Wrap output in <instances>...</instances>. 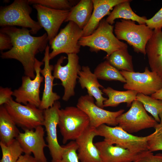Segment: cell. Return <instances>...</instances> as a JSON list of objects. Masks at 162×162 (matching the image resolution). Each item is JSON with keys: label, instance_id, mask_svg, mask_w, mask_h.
I'll use <instances>...</instances> for the list:
<instances>
[{"label": "cell", "instance_id": "f1b7e54d", "mask_svg": "<svg viewBox=\"0 0 162 162\" xmlns=\"http://www.w3.org/2000/svg\"><path fill=\"white\" fill-rule=\"evenodd\" d=\"M136 100L142 104L146 111L150 113L158 122H160L159 114L162 110V100L142 93L137 94Z\"/></svg>", "mask_w": 162, "mask_h": 162}, {"label": "cell", "instance_id": "d4e9b609", "mask_svg": "<svg viewBox=\"0 0 162 162\" xmlns=\"http://www.w3.org/2000/svg\"><path fill=\"white\" fill-rule=\"evenodd\" d=\"M131 1L125 0L116 5L106 19V21L112 25L116 19L122 18L137 22L139 24H146L147 20L146 17L140 16L133 11L130 5V2Z\"/></svg>", "mask_w": 162, "mask_h": 162}, {"label": "cell", "instance_id": "cb8c5ba5", "mask_svg": "<svg viewBox=\"0 0 162 162\" xmlns=\"http://www.w3.org/2000/svg\"><path fill=\"white\" fill-rule=\"evenodd\" d=\"M4 105L0 107V140L8 145L16 139L20 132Z\"/></svg>", "mask_w": 162, "mask_h": 162}, {"label": "cell", "instance_id": "ffe728a7", "mask_svg": "<svg viewBox=\"0 0 162 162\" xmlns=\"http://www.w3.org/2000/svg\"><path fill=\"white\" fill-rule=\"evenodd\" d=\"M78 76L79 82L81 88H86L88 94L96 100V104L103 109L104 103L107 98L103 96V93L100 88L104 87L99 83L96 75L92 72L88 66H83Z\"/></svg>", "mask_w": 162, "mask_h": 162}, {"label": "cell", "instance_id": "603a6c76", "mask_svg": "<svg viewBox=\"0 0 162 162\" xmlns=\"http://www.w3.org/2000/svg\"><path fill=\"white\" fill-rule=\"evenodd\" d=\"M93 10L92 0H81L70 10L64 22H73L83 29L88 22Z\"/></svg>", "mask_w": 162, "mask_h": 162}, {"label": "cell", "instance_id": "7402d4cb", "mask_svg": "<svg viewBox=\"0 0 162 162\" xmlns=\"http://www.w3.org/2000/svg\"><path fill=\"white\" fill-rule=\"evenodd\" d=\"M125 0H92L93 10L90 19L82 29V36L90 35L98 27L105 16L109 15L110 10L117 4Z\"/></svg>", "mask_w": 162, "mask_h": 162}, {"label": "cell", "instance_id": "277c9868", "mask_svg": "<svg viewBox=\"0 0 162 162\" xmlns=\"http://www.w3.org/2000/svg\"><path fill=\"white\" fill-rule=\"evenodd\" d=\"M89 124L87 115L76 106H67L59 110L58 126L64 144L68 141H75Z\"/></svg>", "mask_w": 162, "mask_h": 162}, {"label": "cell", "instance_id": "d6986e66", "mask_svg": "<svg viewBox=\"0 0 162 162\" xmlns=\"http://www.w3.org/2000/svg\"><path fill=\"white\" fill-rule=\"evenodd\" d=\"M99 152L102 162H133L139 154L104 140L94 143Z\"/></svg>", "mask_w": 162, "mask_h": 162}, {"label": "cell", "instance_id": "4dcf8cb0", "mask_svg": "<svg viewBox=\"0 0 162 162\" xmlns=\"http://www.w3.org/2000/svg\"><path fill=\"white\" fill-rule=\"evenodd\" d=\"M30 4H38L57 10H70L73 6L71 1L68 0H28Z\"/></svg>", "mask_w": 162, "mask_h": 162}, {"label": "cell", "instance_id": "484cf974", "mask_svg": "<svg viewBox=\"0 0 162 162\" xmlns=\"http://www.w3.org/2000/svg\"><path fill=\"white\" fill-rule=\"evenodd\" d=\"M102 91L108 97L104 103V107H116L122 103H126L128 106H131L133 101L136 100L138 94L135 91H120L110 87L104 88Z\"/></svg>", "mask_w": 162, "mask_h": 162}, {"label": "cell", "instance_id": "9a60e30c", "mask_svg": "<svg viewBox=\"0 0 162 162\" xmlns=\"http://www.w3.org/2000/svg\"><path fill=\"white\" fill-rule=\"evenodd\" d=\"M44 128L39 126L34 130H25L20 132L16 139L19 142L25 154L32 153L38 162H48L44 152L47 147L45 141Z\"/></svg>", "mask_w": 162, "mask_h": 162}, {"label": "cell", "instance_id": "d6a6232c", "mask_svg": "<svg viewBox=\"0 0 162 162\" xmlns=\"http://www.w3.org/2000/svg\"><path fill=\"white\" fill-rule=\"evenodd\" d=\"M63 146L64 152L60 162H80L77 156V145L75 141H71Z\"/></svg>", "mask_w": 162, "mask_h": 162}, {"label": "cell", "instance_id": "4316f807", "mask_svg": "<svg viewBox=\"0 0 162 162\" xmlns=\"http://www.w3.org/2000/svg\"><path fill=\"white\" fill-rule=\"evenodd\" d=\"M106 60L112 66L119 70L134 71L132 56L129 53L128 48L114 52Z\"/></svg>", "mask_w": 162, "mask_h": 162}, {"label": "cell", "instance_id": "52a82bcc", "mask_svg": "<svg viewBox=\"0 0 162 162\" xmlns=\"http://www.w3.org/2000/svg\"><path fill=\"white\" fill-rule=\"evenodd\" d=\"M68 62L66 65L62 64L67 57L62 56L54 66L53 75L55 78L59 79L64 88L62 99L68 101L75 95V88L78 78V74L82 67L79 63V58L77 54L67 55Z\"/></svg>", "mask_w": 162, "mask_h": 162}, {"label": "cell", "instance_id": "1f68e13d", "mask_svg": "<svg viewBox=\"0 0 162 162\" xmlns=\"http://www.w3.org/2000/svg\"><path fill=\"white\" fill-rule=\"evenodd\" d=\"M155 130L148 136L147 141L148 150L151 152L162 151V123H158Z\"/></svg>", "mask_w": 162, "mask_h": 162}, {"label": "cell", "instance_id": "ab89813d", "mask_svg": "<svg viewBox=\"0 0 162 162\" xmlns=\"http://www.w3.org/2000/svg\"><path fill=\"white\" fill-rule=\"evenodd\" d=\"M159 117L160 120V123H162V110L159 114Z\"/></svg>", "mask_w": 162, "mask_h": 162}, {"label": "cell", "instance_id": "e575fe53", "mask_svg": "<svg viewBox=\"0 0 162 162\" xmlns=\"http://www.w3.org/2000/svg\"><path fill=\"white\" fill-rule=\"evenodd\" d=\"M146 24L151 29L154 30L162 28V7L151 18L147 20Z\"/></svg>", "mask_w": 162, "mask_h": 162}, {"label": "cell", "instance_id": "2e32d148", "mask_svg": "<svg viewBox=\"0 0 162 162\" xmlns=\"http://www.w3.org/2000/svg\"><path fill=\"white\" fill-rule=\"evenodd\" d=\"M37 12L38 22L46 32L50 45L67 18L70 10H57L38 4L33 5Z\"/></svg>", "mask_w": 162, "mask_h": 162}, {"label": "cell", "instance_id": "6da1fadb", "mask_svg": "<svg viewBox=\"0 0 162 162\" xmlns=\"http://www.w3.org/2000/svg\"><path fill=\"white\" fill-rule=\"evenodd\" d=\"M0 32L8 35L12 44L10 50L1 52V57L18 61L23 67L25 75L34 79L35 56L45 51L49 42L46 33L40 36H34L27 28L9 26L1 27Z\"/></svg>", "mask_w": 162, "mask_h": 162}, {"label": "cell", "instance_id": "7a4b0ae2", "mask_svg": "<svg viewBox=\"0 0 162 162\" xmlns=\"http://www.w3.org/2000/svg\"><path fill=\"white\" fill-rule=\"evenodd\" d=\"M114 26L103 19L96 29L90 35L81 37L78 42L81 46H88L91 52L97 53L103 50L106 53V59L114 52L128 48L127 44L120 41L114 35Z\"/></svg>", "mask_w": 162, "mask_h": 162}, {"label": "cell", "instance_id": "ac0fdd59", "mask_svg": "<svg viewBox=\"0 0 162 162\" xmlns=\"http://www.w3.org/2000/svg\"><path fill=\"white\" fill-rule=\"evenodd\" d=\"M97 136L96 128L89 126L75 140L80 162H102L99 151L93 143L94 139Z\"/></svg>", "mask_w": 162, "mask_h": 162}, {"label": "cell", "instance_id": "f35d334b", "mask_svg": "<svg viewBox=\"0 0 162 162\" xmlns=\"http://www.w3.org/2000/svg\"><path fill=\"white\" fill-rule=\"evenodd\" d=\"M151 96L155 99L162 100V88L152 94Z\"/></svg>", "mask_w": 162, "mask_h": 162}, {"label": "cell", "instance_id": "74e56055", "mask_svg": "<svg viewBox=\"0 0 162 162\" xmlns=\"http://www.w3.org/2000/svg\"><path fill=\"white\" fill-rule=\"evenodd\" d=\"M16 162H38L34 156L31 154H25L21 155Z\"/></svg>", "mask_w": 162, "mask_h": 162}, {"label": "cell", "instance_id": "44dd1931", "mask_svg": "<svg viewBox=\"0 0 162 162\" xmlns=\"http://www.w3.org/2000/svg\"><path fill=\"white\" fill-rule=\"evenodd\" d=\"M146 52L151 71L162 79V31L153 30V33L146 46Z\"/></svg>", "mask_w": 162, "mask_h": 162}, {"label": "cell", "instance_id": "8d00e7d4", "mask_svg": "<svg viewBox=\"0 0 162 162\" xmlns=\"http://www.w3.org/2000/svg\"><path fill=\"white\" fill-rule=\"evenodd\" d=\"M12 47L11 39L7 34L0 32V50L1 52L10 50Z\"/></svg>", "mask_w": 162, "mask_h": 162}, {"label": "cell", "instance_id": "e0dca14e", "mask_svg": "<svg viewBox=\"0 0 162 162\" xmlns=\"http://www.w3.org/2000/svg\"><path fill=\"white\" fill-rule=\"evenodd\" d=\"M50 46L47 45L45 50L42 61L44 67L41 69L40 73L44 80V88L39 108L43 110L52 106L55 102L60 98L58 94L53 92V81L55 79L52 74L54 66L50 64Z\"/></svg>", "mask_w": 162, "mask_h": 162}, {"label": "cell", "instance_id": "d590c367", "mask_svg": "<svg viewBox=\"0 0 162 162\" xmlns=\"http://www.w3.org/2000/svg\"><path fill=\"white\" fill-rule=\"evenodd\" d=\"M13 91L11 88L0 87V105H4L13 99Z\"/></svg>", "mask_w": 162, "mask_h": 162}, {"label": "cell", "instance_id": "8fae6325", "mask_svg": "<svg viewBox=\"0 0 162 162\" xmlns=\"http://www.w3.org/2000/svg\"><path fill=\"white\" fill-rule=\"evenodd\" d=\"M126 82L124 89L132 90L138 93L152 95L162 88V79L155 72L146 67L143 72L120 71Z\"/></svg>", "mask_w": 162, "mask_h": 162}, {"label": "cell", "instance_id": "9c48e42d", "mask_svg": "<svg viewBox=\"0 0 162 162\" xmlns=\"http://www.w3.org/2000/svg\"><path fill=\"white\" fill-rule=\"evenodd\" d=\"M82 34V29L73 22H69L61 29L50 45L52 50L49 54L50 60L62 53L77 54L80 51L81 46L78 42Z\"/></svg>", "mask_w": 162, "mask_h": 162}, {"label": "cell", "instance_id": "836d02e7", "mask_svg": "<svg viewBox=\"0 0 162 162\" xmlns=\"http://www.w3.org/2000/svg\"><path fill=\"white\" fill-rule=\"evenodd\" d=\"M133 162H162V154H154L153 152L146 150L139 154Z\"/></svg>", "mask_w": 162, "mask_h": 162}, {"label": "cell", "instance_id": "f546056e", "mask_svg": "<svg viewBox=\"0 0 162 162\" xmlns=\"http://www.w3.org/2000/svg\"><path fill=\"white\" fill-rule=\"evenodd\" d=\"M2 156L0 162H16L23 152L18 140L15 139L8 145L0 142Z\"/></svg>", "mask_w": 162, "mask_h": 162}, {"label": "cell", "instance_id": "83f0119b", "mask_svg": "<svg viewBox=\"0 0 162 162\" xmlns=\"http://www.w3.org/2000/svg\"><path fill=\"white\" fill-rule=\"evenodd\" d=\"M94 73L98 79L108 81H118L125 83L126 80L120 71L112 66L107 60L99 64Z\"/></svg>", "mask_w": 162, "mask_h": 162}, {"label": "cell", "instance_id": "5b68a950", "mask_svg": "<svg viewBox=\"0 0 162 162\" xmlns=\"http://www.w3.org/2000/svg\"><path fill=\"white\" fill-rule=\"evenodd\" d=\"M114 31L118 40L126 41L135 52L146 54V46L153 30L146 24L137 25L132 20L121 19L116 23Z\"/></svg>", "mask_w": 162, "mask_h": 162}, {"label": "cell", "instance_id": "30bf717a", "mask_svg": "<svg viewBox=\"0 0 162 162\" xmlns=\"http://www.w3.org/2000/svg\"><path fill=\"white\" fill-rule=\"evenodd\" d=\"M117 122L118 126L130 134L154 128L158 123L148 114L142 104L136 100L132 102L128 111L117 118Z\"/></svg>", "mask_w": 162, "mask_h": 162}, {"label": "cell", "instance_id": "3957f363", "mask_svg": "<svg viewBox=\"0 0 162 162\" xmlns=\"http://www.w3.org/2000/svg\"><path fill=\"white\" fill-rule=\"evenodd\" d=\"M30 5L28 0H15L9 5L1 7L0 26L29 28L31 34H36L42 28L31 17L32 8Z\"/></svg>", "mask_w": 162, "mask_h": 162}, {"label": "cell", "instance_id": "4fadbf2b", "mask_svg": "<svg viewBox=\"0 0 162 162\" xmlns=\"http://www.w3.org/2000/svg\"><path fill=\"white\" fill-rule=\"evenodd\" d=\"M76 106L87 115L90 126L95 128L103 124L116 126L118 125L117 118L124 111V109L110 111L101 108L94 103V98L88 94L79 98Z\"/></svg>", "mask_w": 162, "mask_h": 162}, {"label": "cell", "instance_id": "5bb4252c", "mask_svg": "<svg viewBox=\"0 0 162 162\" xmlns=\"http://www.w3.org/2000/svg\"><path fill=\"white\" fill-rule=\"evenodd\" d=\"M60 107V102L57 101L52 106L44 110L43 126L46 133L47 147L52 158L51 162H60L64 150L63 146H60L58 142L57 135Z\"/></svg>", "mask_w": 162, "mask_h": 162}, {"label": "cell", "instance_id": "ba28073f", "mask_svg": "<svg viewBox=\"0 0 162 162\" xmlns=\"http://www.w3.org/2000/svg\"><path fill=\"white\" fill-rule=\"evenodd\" d=\"M4 106L17 126L23 129L34 130L44 124V110L29 104H22L11 99Z\"/></svg>", "mask_w": 162, "mask_h": 162}, {"label": "cell", "instance_id": "8992f818", "mask_svg": "<svg viewBox=\"0 0 162 162\" xmlns=\"http://www.w3.org/2000/svg\"><path fill=\"white\" fill-rule=\"evenodd\" d=\"M97 136L104 138L108 143L140 154L148 150L147 141L148 136H139L132 135L120 127H111L103 124L96 128Z\"/></svg>", "mask_w": 162, "mask_h": 162}, {"label": "cell", "instance_id": "7c38bea8", "mask_svg": "<svg viewBox=\"0 0 162 162\" xmlns=\"http://www.w3.org/2000/svg\"><path fill=\"white\" fill-rule=\"evenodd\" d=\"M44 64L36 58L35 60L34 69L35 76L33 79L25 75L22 77V84L17 89L13 91V96L15 100L24 105L29 104L39 108L41 101L40 98V88L44 78L40 70L41 66Z\"/></svg>", "mask_w": 162, "mask_h": 162}]
</instances>
